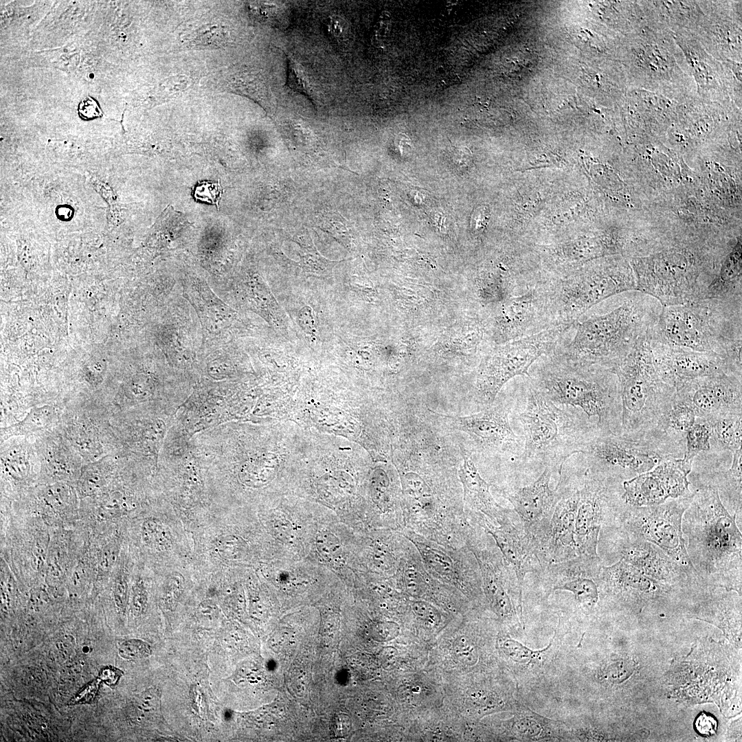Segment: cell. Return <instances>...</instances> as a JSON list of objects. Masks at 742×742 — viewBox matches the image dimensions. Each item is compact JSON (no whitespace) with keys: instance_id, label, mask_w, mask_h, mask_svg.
I'll use <instances>...</instances> for the list:
<instances>
[{"instance_id":"obj_27","label":"cell","mask_w":742,"mask_h":742,"mask_svg":"<svg viewBox=\"0 0 742 742\" xmlns=\"http://www.w3.org/2000/svg\"><path fill=\"white\" fill-rule=\"evenodd\" d=\"M460 450L462 464L459 476L463 485L465 500L499 523L507 518L508 510L499 506L489 491V484L480 475L471 452L462 445Z\"/></svg>"},{"instance_id":"obj_57","label":"cell","mask_w":742,"mask_h":742,"mask_svg":"<svg viewBox=\"0 0 742 742\" xmlns=\"http://www.w3.org/2000/svg\"><path fill=\"white\" fill-rule=\"evenodd\" d=\"M239 545V540L234 537H223L218 542V551L224 557L236 559L237 554L239 553L238 546Z\"/></svg>"},{"instance_id":"obj_34","label":"cell","mask_w":742,"mask_h":742,"mask_svg":"<svg viewBox=\"0 0 742 742\" xmlns=\"http://www.w3.org/2000/svg\"><path fill=\"white\" fill-rule=\"evenodd\" d=\"M712 426L708 418L696 417L693 426L686 435V449L683 458L693 462L694 458L702 451L710 449Z\"/></svg>"},{"instance_id":"obj_58","label":"cell","mask_w":742,"mask_h":742,"mask_svg":"<svg viewBox=\"0 0 742 742\" xmlns=\"http://www.w3.org/2000/svg\"><path fill=\"white\" fill-rule=\"evenodd\" d=\"M122 675L123 672L120 669L108 666L100 670L98 678L107 686L113 688L118 684Z\"/></svg>"},{"instance_id":"obj_54","label":"cell","mask_w":742,"mask_h":742,"mask_svg":"<svg viewBox=\"0 0 742 742\" xmlns=\"http://www.w3.org/2000/svg\"><path fill=\"white\" fill-rule=\"evenodd\" d=\"M327 30L333 38L340 41L347 33L348 24L340 15L333 14L328 19Z\"/></svg>"},{"instance_id":"obj_48","label":"cell","mask_w":742,"mask_h":742,"mask_svg":"<svg viewBox=\"0 0 742 742\" xmlns=\"http://www.w3.org/2000/svg\"><path fill=\"white\" fill-rule=\"evenodd\" d=\"M161 694L156 688H149L135 696V706L144 712H153L158 709Z\"/></svg>"},{"instance_id":"obj_20","label":"cell","mask_w":742,"mask_h":742,"mask_svg":"<svg viewBox=\"0 0 742 742\" xmlns=\"http://www.w3.org/2000/svg\"><path fill=\"white\" fill-rule=\"evenodd\" d=\"M602 567L599 556L577 555L546 565L541 572L544 574L550 592L568 591L581 606L591 609L598 601Z\"/></svg>"},{"instance_id":"obj_56","label":"cell","mask_w":742,"mask_h":742,"mask_svg":"<svg viewBox=\"0 0 742 742\" xmlns=\"http://www.w3.org/2000/svg\"><path fill=\"white\" fill-rule=\"evenodd\" d=\"M695 726L699 733L704 736H710L715 732L717 722L714 717L703 712L697 717Z\"/></svg>"},{"instance_id":"obj_55","label":"cell","mask_w":742,"mask_h":742,"mask_svg":"<svg viewBox=\"0 0 742 742\" xmlns=\"http://www.w3.org/2000/svg\"><path fill=\"white\" fill-rule=\"evenodd\" d=\"M398 627L395 624L380 623L372 629V636L377 641H388L397 636Z\"/></svg>"},{"instance_id":"obj_45","label":"cell","mask_w":742,"mask_h":742,"mask_svg":"<svg viewBox=\"0 0 742 742\" xmlns=\"http://www.w3.org/2000/svg\"><path fill=\"white\" fill-rule=\"evenodd\" d=\"M418 548L425 560L439 574L451 576L453 574V566L451 561L438 550L418 543Z\"/></svg>"},{"instance_id":"obj_10","label":"cell","mask_w":742,"mask_h":742,"mask_svg":"<svg viewBox=\"0 0 742 742\" xmlns=\"http://www.w3.org/2000/svg\"><path fill=\"white\" fill-rule=\"evenodd\" d=\"M572 325H561L510 341L484 361L477 383L476 401L492 405L502 386L516 376L529 375L541 357L551 352Z\"/></svg>"},{"instance_id":"obj_33","label":"cell","mask_w":742,"mask_h":742,"mask_svg":"<svg viewBox=\"0 0 742 742\" xmlns=\"http://www.w3.org/2000/svg\"><path fill=\"white\" fill-rule=\"evenodd\" d=\"M57 417L58 412L53 406L34 407L21 421L8 427L4 435L10 438L44 431L52 426Z\"/></svg>"},{"instance_id":"obj_1","label":"cell","mask_w":742,"mask_h":742,"mask_svg":"<svg viewBox=\"0 0 742 742\" xmlns=\"http://www.w3.org/2000/svg\"><path fill=\"white\" fill-rule=\"evenodd\" d=\"M570 328L550 352L574 363L614 372L638 341L653 327L662 305L638 290L612 296L596 305Z\"/></svg>"},{"instance_id":"obj_51","label":"cell","mask_w":742,"mask_h":742,"mask_svg":"<svg viewBox=\"0 0 742 742\" xmlns=\"http://www.w3.org/2000/svg\"><path fill=\"white\" fill-rule=\"evenodd\" d=\"M412 610L415 616L429 626H436L440 622L438 611L430 604L423 601H416L412 604Z\"/></svg>"},{"instance_id":"obj_40","label":"cell","mask_w":742,"mask_h":742,"mask_svg":"<svg viewBox=\"0 0 742 742\" xmlns=\"http://www.w3.org/2000/svg\"><path fill=\"white\" fill-rule=\"evenodd\" d=\"M728 82L730 99L739 109L742 108V64L733 60L721 61Z\"/></svg>"},{"instance_id":"obj_21","label":"cell","mask_w":742,"mask_h":742,"mask_svg":"<svg viewBox=\"0 0 742 742\" xmlns=\"http://www.w3.org/2000/svg\"><path fill=\"white\" fill-rule=\"evenodd\" d=\"M672 34L695 81L697 97L707 102L735 106L730 97L721 62L709 54L692 34Z\"/></svg>"},{"instance_id":"obj_50","label":"cell","mask_w":742,"mask_h":742,"mask_svg":"<svg viewBox=\"0 0 742 742\" xmlns=\"http://www.w3.org/2000/svg\"><path fill=\"white\" fill-rule=\"evenodd\" d=\"M148 603V594L143 581L137 580L132 588L131 611L134 616L139 617L146 611Z\"/></svg>"},{"instance_id":"obj_12","label":"cell","mask_w":742,"mask_h":742,"mask_svg":"<svg viewBox=\"0 0 742 742\" xmlns=\"http://www.w3.org/2000/svg\"><path fill=\"white\" fill-rule=\"evenodd\" d=\"M432 412L447 427L467 434L480 451L513 456L521 451L520 439L510 425L509 408L503 403H493L477 413L464 416Z\"/></svg>"},{"instance_id":"obj_2","label":"cell","mask_w":742,"mask_h":742,"mask_svg":"<svg viewBox=\"0 0 742 742\" xmlns=\"http://www.w3.org/2000/svg\"><path fill=\"white\" fill-rule=\"evenodd\" d=\"M724 507L718 487L704 486L693 494L682 517L686 548L697 575L741 592L742 537Z\"/></svg>"},{"instance_id":"obj_43","label":"cell","mask_w":742,"mask_h":742,"mask_svg":"<svg viewBox=\"0 0 742 742\" xmlns=\"http://www.w3.org/2000/svg\"><path fill=\"white\" fill-rule=\"evenodd\" d=\"M223 192L220 180L216 183L209 180L199 181L193 189V196L196 200L215 205L218 210Z\"/></svg>"},{"instance_id":"obj_13","label":"cell","mask_w":742,"mask_h":742,"mask_svg":"<svg viewBox=\"0 0 742 742\" xmlns=\"http://www.w3.org/2000/svg\"><path fill=\"white\" fill-rule=\"evenodd\" d=\"M704 16L692 34L717 60L742 63L741 1H701Z\"/></svg>"},{"instance_id":"obj_9","label":"cell","mask_w":742,"mask_h":742,"mask_svg":"<svg viewBox=\"0 0 742 742\" xmlns=\"http://www.w3.org/2000/svg\"><path fill=\"white\" fill-rule=\"evenodd\" d=\"M581 453L589 469L619 477L649 471L666 459L684 456V451L649 436L634 437L597 429Z\"/></svg>"},{"instance_id":"obj_19","label":"cell","mask_w":742,"mask_h":742,"mask_svg":"<svg viewBox=\"0 0 742 742\" xmlns=\"http://www.w3.org/2000/svg\"><path fill=\"white\" fill-rule=\"evenodd\" d=\"M555 327L541 280L505 302L497 319V332L507 341L530 336Z\"/></svg>"},{"instance_id":"obj_49","label":"cell","mask_w":742,"mask_h":742,"mask_svg":"<svg viewBox=\"0 0 742 742\" xmlns=\"http://www.w3.org/2000/svg\"><path fill=\"white\" fill-rule=\"evenodd\" d=\"M101 680L95 679L82 687L69 701L68 705H80L92 703L96 698L100 688Z\"/></svg>"},{"instance_id":"obj_41","label":"cell","mask_w":742,"mask_h":742,"mask_svg":"<svg viewBox=\"0 0 742 742\" xmlns=\"http://www.w3.org/2000/svg\"><path fill=\"white\" fill-rule=\"evenodd\" d=\"M286 86L295 91L308 97L314 103L315 99L311 93L309 82L302 70L288 56H286Z\"/></svg>"},{"instance_id":"obj_47","label":"cell","mask_w":742,"mask_h":742,"mask_svg":"<svg viewBox=\"0 0 742 742\" xmlns=\"http://www.w3.org/2000/svg\"><path fill=\"white\" fill-rule=\"evenodd\" d=\"M183 589V578L180 575L170 576L166 581L164 589V600L167 608L173 609Z\"/></svg>"},{"instance_id":"obj_36","label":"cell","mask_w":742,"mask_h":742,"mask_svg":"<svg viewBox=\"0 0 742 742\" xmlns=\"http://www.w3.org/2000/svg\"><path fill=\"white\" fill-rule=\"evenodd\" d=\"M730 468L723 475V486L734 505L735 514L741 513L742 449L732 453Z\"/></svg>"},{"instance_id":"obj_22","label":"cell","mask_w":742,"mask_h":742,"mask_svg":"<svg viewBox=\"0 0 742 742\" xmlns=\"http://www.w3.org/2000/svg\"><path fill=\"white\" fill-rule=\"evenodd\" d=\"M499 524L501 526L499 528L487 526V528L515 572L518 586L519 608L523 617L522 587L524 578L529 572H541L543 566L532 538L523 525L516 526L508 517Z\"/></svg>"},{"instance_id":"obj_28","label":"cell","mask_w":742,"mask_h":742,"mask_svg":"<svg viewBox=\"0 0 742 742\" xmlns=\"http://www.w3.org/2000/svg\"><path fill=\"white\" fill-rule=\"evenodd\" d=\"M696 419L693 409L678 397H672L648 435L664 443L686 449V435Z\"/></svg>"},{"instance_id":"obj_8","label":"cell","mask_w":742,"mask_h":742,"mask_svg":"<svg viewBox=\"0 0 742 742\" xmlns=\"http://www.w3.org/2000/svg\"><path fill=\"white\" fill-rule=\"evenodd\" d=\"M554 326L572 325L587 311L616 295L636 290L633 273L620 262L572 269L541 279Z\"/></svg>"},{"instance_id":"obj_59","label":"cell","mask_w":742,"mask_h":742,"mask_svg":"<svg viewBox=\"0 0 742 742\" xmlns=\"http://www.w3.org/2000/svg\"><path fill=\"white\" fill-rule=\"evenodd\" d=\"M351 728L349 716L343 712L337 714L333 721V733L337 738L345 737Z\"/></svg>"},{"instance_id":"obj_39","label":"cell","mask_w":742,"mask_h":742,"mask_svg":"<svg viewBox=\"0 0 742 742\" xmlns=\"http://www.w3.org/2000/svg\"><path fill=\"white\" fill-rule=\"evenodd\" d=\"M43 458L45 464L51 472H62L69 468L71 458H73L71 452L63 445L60 440L49 441L47 446L44 447Z\"/></svg>"},{"instance_id":"obj_18","label":"cell","mask_w":742,"mask_h":742,"mask_svg":"<svg viewBox=\"0 0 742 742\" xmlns=\"http://www.w3.org/2000/svg\"><path fill=\"white\" fill-rule=\"evenodd\" d=\"M696 417L742 413V377L722 373L694 380L675 391Z\"/></svg>"},{"instance_id":"obj_6","label":"cell","mask_w":742,"mask_h":742,"mask_svg":"<svg viewBox=\"0 0 742 742\" xmlns=\"http://www.w3.org/2000/svg\"><path fill=\"white\" fill-rule=\"evenodd\" d=\"M518 418L522 425L523 462L539 463L561 475L565 460L581 453L597 429L576 411L561 409L528 383L526 405Z\"/></svg>"},{"instance_id":"obj_46","label":"cell","mask_w":742,"mask_h":742,"mask_svg":"<svg viewBox=\"0 0 742 742\" xmlns=\"http://www.w3.org/2000/svg\"><path fill=\"white\" fill-rule=\"evenodd\" d=\"M118 654L126 660H141L152 654V648L148 643L142 640L129 639L120 645Z\"/></svg>"},{"instance_id":"obj_17","label":"cell","mask_w":742,"mask_h":742,"mask_svg":"<svg viewBox=\"0 0 742 742\" xmlns=\"http://www.w3.org/2000/svg\"><path fill=\"white\" fill-rule=\"evenodd\" d=\"M651 347L653 364L659 377L675 391L702 377L722 373L735 374L726 361L715 352L696 351L652 341Z\"/></svg>"},{"instance_id":"obj_44","label":"cell","mask_w":742,"mask_h":742,"mask_svg":"<svg viewBox=\"0 0 742 742\" xmlns=\"http://www.w3.org/2000/svg\"><path fill=\"white\" fill-rule=\"evenodd\" d=\"M453 653L456 660L466 666L477 664L479 655L474 642L464 636L458 638L453 645Z\"/></svg>"},{"instance_id":"obj_53","label":"cell","mask_w":742,"mask_h":742,"mask_svg":"<svg viewBox=\"0 0 742 742\" xmlns=\"http://www.w3.org/2000/svg\"><path fill=\"white\" fill-rule=\"evenodd\" d=\"M297 320L300 326L306 334L312 337L316 335L315 320L313 310L309 306L306 305L299 311Z\"/></svg>"},{"instance_id":"obj_5","label":"cell","mask_w":742,"mask_h":742,"mask_svg":"<svg viewBox=\"0 0 742 742\" xmlns=\"http://www.w3.org/2000/svg\"><path fill=\"white\" fill-rule=\"evenodd\" d=\"M621 63L629 89L659 93L677 103L697 96L684 54L670 32L646 25L623 36Z\"/></svg>"},{"instance_id":"obj_16","label":"cell","mask_w":742,"mask_h":742,"mask_svg":"<svg viewBox=\"0 0 742 742\" xmlns=\"http://www.w3.org/2000/svg\"><path fill=\"white\" fill-rule=\"evenodd\" d=\"M578 489L563 496L550 515L526 530L530 535L543 566L562 562L578 555L574 539Z\"/></svg>"},{"instance_id":"obj_42","label":"cell","mask_w":742,"mask_h":742,"mask_svg":"<svg viewBox=\"0 0 742 742\" xmlns=\"http://www.w3.org/2000/svg\"><path fill=\"white\" fill-rule=\"evenodd\" d=\"M633 671V664L629 660H612L601 670L600 676L607 682L619 684L627 679Z\"/></svg>"},{"instance_id":"obj_25","label":"cell","mask_w":742,"mask_h":742,"mask_svg":"<svg viewBox=\"0 0 742 742\" xmlns=\"http://www.w3.org/2000/svg\"><path fill=\"white\" fill-rule=\"evenodd\" d=\"M600 580L603 590L627 600L653 598L666 585L644 574L623 558L610 566L603 565Z\"/></svg>"},{"instance_id":"obj_4","label":"cell","mask_w":742,"mask_h":742,"mask_svg":"<svg viewBox=\"0 0 742 742\" xmlns=\"http://www.w3.org/2000/svg\"><path fill=\"white\" fill-rule=\"evenodd\" d=\"M542 357L528 376L531 385L555 404L578 407L588 418L597 417L599 430L618 433L621 404L614 372L552 353Z\"/></svg>"},{"instance_id":"obj_29","label":"cell","mask_w":742,"mask_h":742,"mask_svg":"<svg viewBox=\"0 0 742 742\" xmlns=\"http://www.w3.org/2000/svg\"><path fill=\"white\" fill-rule=\"evenodd\" d=\"M475 553L482 572L484 589L493 610L503 620L520 625L517 609L505 587L501 570L484 553Z\"/></svg>"},{"instance_id":"obj_30","label":"cell","mask_w":742,"mask_h":742,"mask_svg":"<svg viewBox=\"0 0 742 742\" xmlns=\"http://www.w3.org/2000/svg\"><path fill=\"white\" fill-rule=\"evenodd\" d=\"M508 721L511 734L519 741H548L561 739L555 721L528 708H519Z\"/></svg>"},{"instance_id":"obj_31","label":"cell","mask_w":742,"mask_h":742,"mask_svg":"<svg viewBox=\"0 0 742 742\" xmlns=\"http://www.w3.org/2000/svg\"><path fill=\"white\" fill-rule=\"evenodd\" d=\"M712 426L710 445L732 453L741 449L742 413L708 418Z\"/></svg>"},{"instance_id":"obj_23","label":"cell","mask_w":742,"mask_h":742,"mask_svg":"<svg viewBox=\"0 0 742 742\" xmlns=\"http://www.w3.org/2000/svg\"><path fill=\"white\" fill-rule=\"evenodd\" d=\"M552 470L546 467L530 485L513 491L502 490L503 497L513 506L526 530L550 517L558 502L556 491L550 488Z\"/></svg>"},{"instance_id":"obj_11","label":"cell","mask_w":742,"mask_h":742,"mask_svg":"<svg viewBox=\"0 0 742 742\" xmlns=\"http://www.w3.org/2000/svg\"><path fill=\"white\" fill-rule=\"evenodd\" d=\"M693 494L662 504L630 506L623 512L624 527L630 538L649 541L666 552L690 576L697 575L688 554L682 517Z\"/></svg>"},{"instance_id":"obj_14","label":"cell","mask_w":742,"mask_h":742,"mask_svg":"<svg viewBox=\"0 0 742 742\" xmlns=\"http://www.w3.org/2000/svg\"><path fill=\"white\" fill-rule=\"evenodd\" d=\"M692 465V462L684 458H671L651 470L624 481L623 502L636 507L654 506L691 495L688 475Z\"/></svg>"},{"instance_id":"obj_15","label":"cell","mask_w":742,"mask_h":742,"mask_svg":"<svg viewBox=\"0 0 742 742\" xmlns=\"http://www.w3.org/2000/svg\"><path fill=\"white\" fill-rule=\"evenodd\" d=\"M581 488L575 521L574 539L578 555L598 556V536L606 510L622 499L614 487V477L589 469Z\"/></svg>"},{"instance_id":"obj_32","label":"cell","mask_w":742,"mask_h":742,"mask_svg":"<svg viewBox=\"0 0 742 742\" xmlns=\"http://www.w3.org/2000/svg\"><path fill=\"white\" fill-rule=\"evenodd\" d=\"M96 429L83 420H76L69 424L67 430L74 448L80 455L89 459H96L103 453L100 434Z\"/></svg>"},{"instance_id":"obj_26","label":"cell","mask_w":742,"mask_h":742,"mask_svg":"<svg viewBox=\"0 0 742 742\" xmlns=\"http://www.w3.org/2000/svg\"><path fill=\"white\" fill-rule=\"evenodd\" d=\"M647 25L672 34L693 33L704 16L701 1H639Z\"/></svg>"},{"instance_id":"obj_60","label":"cell","mask_w":742,"mask_h":742,"mask_svg":"<svg viewBox=\"0 0 742 742\" xmlns=\"http://www.w3.org/2000/svg\"><path fill=\"white\" fill-rule=\"evenodd\" d=\"M415 573L412 570L406 572V588L412 596H418L423 592V584L418 574Z\"/></svg>"},{"instance_id":"obj_61","label":"cell","mask_w":742,"mask_h":742,"mask_svg":"<svg viewBox=\"0 0 742 742\" xmlns=\"http://www.w3.org/2000/svg\"><path fill=\"white\" fill-rule=\"evenodd\" d=\"M396 142L401 155H403L404 153H407L412 149V145L411 143V140L408 137V136L404 133L398 134L396 138Z\"/></svg>"},{"instance_id":"obj_52","label":"cell","mask_w":742,"mask_h":742,"mask_svg":"<svg viewBox=\"0 0 742 742\" xmlns=\"http://www.w3.org/2000/svg\"><path fill=\"white\" fill-rule=\"evenodd\" d=\"M114 603L120 613H124L128 601V586L124 576L116 578L114 586Z\"/></svg>"},{"instance_id":"obj_24","label":"cell","mask_w":742,"mask_h":742,"mask_svg":"<svg viewBox=\"0 0 742 742\" xmlns=\"http://www.w3.org/2000/svg\"><path fill=\"white\" fill-rule=\"evenodd\" d=\"M622 558L647 576L664 585L688 576L685 571L657 546L628 537L621 546Z\"/></svg>"},{"instance_id":"obj_35","label":"cell","mask_w":742,"mask_h":742,"mask_svg":"<svg viewBox=\"0 0 742 742\" xmlns=\"http://www.w3.org/2000/svg\"><path fill=\"white\" fill-rule=\"evenodd\" d=\"M556 632V630L548 646L542 649L532 650L509 637H506L502 640L500 649L504 655L513 662L520 664L536 662L552 648Z\"/></svg>"},{"instance_id":"obj_37","label":"cell","mask_w":742,"mask_h":742,"mask_svg":"<svg viewBox=\"0 0 742 742\" xmlns=\"http://www.w3.org/2000/svg\"><path fill=\"white\" fill-rule=\"evenodd\" d=\"M142 539L150 549L157 551L168 550L172 545L171 534L168 528L157 519L146 520L142 526Z\"/></svg>"},{"instance_id":"obj_7","label":"cell","mask_w":742,"mask_h":742,"mask_svg":"<svg viewBox=\"0 0 742 742\" xmlns=\"http://www.w3.org/2000/svg\"><path fill=\"white\" fill-rule=\"evenodd\" d=\"M614 373L621 404V433L634 437L649 435L675 394L655 370L650 331L638 341Z\"/></svg>"},{"instance_id":"obj_3","label":"cell","mask_w":742,"mask_h":742,"mask_svg":"<svg viewBox=\"0 0 742 742\" xmlns=\"http://www.w3.org/2000/svg\"><path fill=\"white\" fill-rule=\"evenodd\" d=\"M652 342L712 352L742 375V301L704 299L662 306Z\"/></svg>"},{"instance_id":"obj_38","label":"cell","mask_w":742,"mask_h":742,"mask_svg":"<svg viewBox=\"0 0 742 742\" xmlns=\"http://www.w3.org/2000/svg\"><path fill=\"white\" fill-rule=\"evenodd\" d=\"M108 460L103 458L89 464L82 473L78 483L80 491L83 495L95 493L106 482L108 478Z\"/></svg>"},{"instance_id":"obj_62","label":"cell","mask_w":742,"mask_h":742,"mask_svg":"<svg viewBox=\"0 0 742 742\" xmlns=\"http://www.w3.org/2000/svg\"><path fill=\"white\" fill-rule=\"evenodd\" d=\"M396 650L393 648H384L380 653L381 659L385 663H390L396 657Z\"/></svg>"}]
</instances>
